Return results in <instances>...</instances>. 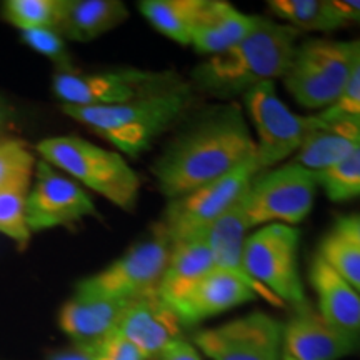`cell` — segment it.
Segmentation results:
<instances>
[{"label":"cell","instance_id":"cb8c5ba5","mask_svg":"<svg viewBox=\"0 0 360 360\" xmlns=\"http://www.w3.org/2000/svg\"><path fill=\"white\" fill-rule=\"evenodd\" d=\"M204 0H142L139 11L157 32L175 44L191 45Z\"/></svg>","mask_w":360,"mask_h":360},{"label":"cell","instance_id":"52a82bcc","mask_svg":"<svg viewBox=\"0 0 360 360\" xmlns=\"http://www.w3.org/2000/svg\"><path fill=\"white\" fill-rule=\"evenodd\" d=\"M257 174H260L259 165L252 159L225 177L169 200L159 229L170 245L204 237V233L244 197Z\"/></svg>","mask_w":360,"mask_h":360},{"label":"cell","instance_id":"484cf974","mask_svg":"<svg viewBox=\"0 0 360 360\" xmlns=\"http://www.w3.org/2000/svg\"><path fill=\"white\" fill-rule=\"evenodd\" d=\"M319 187L332 202H347L360 197V142L355 150L334 167L315 174Z\"/></svg>","mask_w":360,"mask_h":360},{"label":"cell","instance_id":"7402d4cb","mask_svg":"<svg viewBox=\"0 0 360 360\" xmlns=\"http://www.w3.org/2000/svg\"><path fill=\"white\" fill-rule=\"evenodd\" d=\"M127 19V7L119 0H62L56 30L69 40L89 42Z\"/></svg>","mask_w":360,"mask_h":360},{"label":"cell","instance_id":"ba28073f","mask_svg":"<svg viewBox=\"0 0 360 360\" xmlns=\"http://www.w3.org/2000/svg\"><path fill=\"white\" fill-rule=\"evenodd\" d=\"M317 177L295 162L257 174L245 193L249 227L285 224L295 227L312 212Z\"/></svg>","mask_w":360,"mask_h":360},{"label":"cell","instance_id":"4dcf8cb0","mask_svg":"<svg viewBox=\"0 0 360 360\" xmlns=\"http://www.w3.org/2000/svg\"><path fill=\"white\" fill-rule=\"evenodd\" d=\"M326 122L337 120H359L360 119V56L355 60L347 84L342 90L339 101L330 109L317 114Z\"/></svg>","mask_w":360,"mask_h":360},{"label":"cell","instance_id":"ffe728a7","mask_svg":"<svg viewBox=\"0 0 360 360\" xmlns=\"http://www.w3.org/2000/svg\"><path fill=\"white\" fill-rule=\"evenodd\" d=\"M257 22L259 15L244 13L224 0H204L191 47L200 56H215L244 40Z\"/></svg>","mask_w":360,"mask_h":360},{"label":"cell","instance_id":"1f68e13d","mask_svg":"<svg viewBox=\"0 0 360 360\" xmlns=\"http://www.w3.org/2000/svg\"><path fill=\"white\" fill-rule=\"evenodd\" d=\"M22 39L24 42L32 47L34 51L42 53V56L52 58L56 64L60 67V72L72 70L70 57L67 52L64 37L53 29H29L22 30Z\"/></svg>","mask_w":360,"mask_h":360},{"label":"cell","instance_id":"9a60e30c","mask_svg":"<svg viewBox=\"0 0 360 360\" xmlns=\"http://www.w3.org/2000/svg\"><path fill=\"white\" fill-rule=\"evenodd\" d=\"M182 328L177 314L155 290L130 300L120 317L117 332L148 360L160 355L167 345L180 339Z\"/></svg>","mask_w":360,"mask_h":360},{"label":"cell","instance_id":"3957f363","mask_svg":"<svg viewBox=\"0 0 360 360\" xmlns=\"http://www.w3.org/2000/svg\"><path fill=\"white\" fill-rule=\"evenodd\" d=\"M191 102V87L180 82L117 105H62V110L109 141L120 152L137 157L182 119Z\"/></svg>","mask_w":360,"mask_h":360},{"label":"cell","instance_id":"d6a6232c","mask_svg":"<svg viewBox=\"0 0 360 360\" xmlns=\"http://www.w3.org/2000/svg\"><path fill=\"white\" fill-rule=\"evenodd\" d=\"M97 360H146L143 355L134 347L119 332H114L101 347L97 349Z\"/></svg>","mask_w":360,"mask_h":360},{"label":"cell","instance_id":"ac0fdd59","mask_svg":"<svg viewBox=\"0 0 360 360\" xmlns=\"http://www.w3.org/2000/svg\"><path fill=\"white\" fill-rule=\"evenodd\" d=\"M309 278L317 295V312L337 330L360 339V294L334 269L315 255Z\"/></svg>","mask_w":360,"mask_h":360},{"label":"cell","instance_id":"4316f807","mask_svg":"<svg viewBox=\"0 0 360 360\" xmlns=\"http://www.w3.org/2000/svg\"><path fill=\"white\" fill-rule=\"evenodd\" d=\"M339 276L360 294V247L339 232H328L317 252Z\"/></svg>","mask_w":360,"mask_h":360},{"label":"cell","instance_id":"f546056e","mask_svg":"<svg viewBox=\"0 0 360 360\" xmlns=\"http://www.w3.org/2000/svg\"><path fill=\"white\" fill-rule=\"evenodd\" d=\"M35 159L19 141L0 142V191L11 187H29Z\"/></svg>","mask_w":360,"mask_h":360},{"label":"cell","instance_id":"836d02e7","mask_svg":"<svg viewBox=\"0 0 360 360\" xmlns=\"http://www.w3.org/2000/svg\"><path fill=\"white\" fill-rule=\"evenodd\" d=\"M160 360H204L191 342L184 340L182 337L167 345L159 355Z\"/></svg>","mask_w":360,"mask_h":360},{"label":"cell","instance_id":"603a6c76","mask_svg":"<svg viewBox=\"0 0 360 360\" xmlns=\"http://www.w3.org/2000/svg\"><path fill=\"white\" fill-rule=\"evenodd\" d=\"M359 142L360 129L357 125L347 120L326 122L321 119L319 127L307 135L292 162L310 172L321 174L352 154Z\"/></svg>","mask_w":360,"mask_h":360},{"label":"cell","instance_id":"d4e9b609","mask_svg":"<svg viewBox=\"0 0 360 360\" xmlns=\"http://www.w3.org/2000/svg\"><path fill=\"white\" fill-rule=\"evenodd\" d=\"M270 12L299 32H335L347 22L334 6V0H270Z\"/></svg>","mask_w":360,"mask_h":360},{"label":"cell","instance_id":"74e56055","mask_svg":"<svg viewBox=\"0 0 360 360\" xmlns=\"http://www.w3.org/2000/svg\"><path fill=\"white\" fill-rule=\"evenodd\" d=\"M347 122H352L354 125H357V127L360 129V119L359 120H347Z\"/></svg>","mask_w":360,"mask_h":360},{"label":"cell","instance_id":"8d00e7d4","mask_svg":"<svg viewBox=\"0 0 360 360\" xmlns=\"http://www.w3.org/2000/svg\"><path fill=\"white\" fill-rule=\"evenodd\" d=\"M49 360H97V350L74 345V349L52 354Z\"/></svg>","mask_w":360,"mask_h":360},{"label":"cell","instance_id":"8992f818","mask_svg":"<svg viewBox=\"0 0 360 360\" xmlns=\"http://www.w3.org/2000/svg\"><path fill=\"white\" fill-rule=\"evenodd\" d=\"M299 229L285 224H269L249 233L244 247L247 274L294 310L309 305L299 274Z\"/></svg>","mask_w":360,"mask_h":360},{"label":"cell","instance_id":"d590c367","mask_svg":"<svg viewBox=\"0 0 360 360\" xmlns=\"http://www.w3.org/2000/svg\"><path fill=\"white\" fill-rule=\"evenodd\" d=\"M334 6L347 25H360V0H334Z\"/></svg>","mask_w":360,"mask_h":360},{"label":"cell","instance_id":"d6986e66","mask_svg":"<svg viewBox=\"0 0 360 360\" xmlns=\"http://www.w3.org/2000/svg\"><path fill=\"white\" fill-rule=\"evenodd\" d=\"M255 299L259 297L249 285L231 274L214 269L193 287L182 302L175 305L174 312L177 314L182 326L187 327Z\"/></svg>","mask_w":360,"mask_h":360},{"label":"cell","instance_id":"5b68a950","mask_svg":"<svg viewBox=\"0 0 360 360\" xmlns=\"http://www.w3.org/2000/svg\"><path fill=\"white\" fill-rule=\"evenodd\" d=\"M359 56L360 39H309L297 44L283 85L305 109L323 112L339 101Z\"/></svg>","mask_w":360,"mask_h":360},{"label":"cell","instance_id":"9c48e42d","mask_svg":"<svg viewBox=\"0 0 360 360\" xmlns=\"http://www.w3.org/2000/svg\"><path fill=\"white\" fill-rule=\"evenodd\" d=\"M249 117L257 130L255 162L269 170L295 155L307 135L319 127V115H299L278 97L276 82H264L244 94Z\"/></svg>","mask_w":360,"mask_h":360},{"label":"cell","instance_id":"44dd1931","mask_svg":"<svg viewBox=\"0 0 360 360\" xmlns=\"http://www.w3.org/2000/svg\"><path fill=\"white\" fill-rule=\"evenodd\" d=\"M212 270V254L204 237L172 244L164 276L157 285V294L169 307L174 309Z\"/></svg>","mask_w":360,"mask_h":360},{"label":"cell","instance_id":"277c9868","mask_svg":"<svg viewBox=\"0 0 360 360\" xmlns=\"http://www.w3.org/2000/svg\"><path fill=\"white\" fill-rule=\"evenodd\" d=\"M42 159L79 180L90 191L124 210H132L141 192V179L117 152L74 135L51 137L37 143Z\"/></svg>","mask_w":360,"mask_h":360},{"label":"cell","instance_id":"83f0119b","mask_svg":"<svg viewBox=\"0 0 360 360\" xmlns=\"http://www.w3.org/2000/svg\"><path fill=\"white\" fill-rule=\"evenodd\" d=\"M62 0H8L4 4V15L22 30L53 29L60 15Z\"/></svg>","mask_w":360,"mask_h":360},{"label":"cell","instance_id":"f1b7e54d","mask_svg":"<svg viewBox=\"0 0 360 360\" xmlns=\"http://www.w3.org/2000/svg\"><path fill=\"white\" fill-rule=\"evenodd\" d=\"M27 195L29 187H11L0 191V232L15 240L22 249L30 240V229L25 215Z\"/></svg>","mask_w":360,"mask_h":360},{"label":"cell","instance_id":"6da1fadb","mask_svg":"<svg viewBox=\"0 0 360 360\" xmlns=\"http://www.w3.org/2000/svg\"><path fill=\"white\" fill-rule=\"evenodd\" d=\"M255 159L244 110L233 102L205 107L192 115L164 147L152 165L157 187L169 200L186 195L205 184Z\"/></svg>","mask_w":360,"mask_h":360},{"label":"cell","instance_id":"8fae6325","mask_svg":"<svg viewBox=\"0 0 360 360\" xmlns=\"http://www.w3.org/2000/svg\"><path fill=\"white\" fill-rule=\"evenodd\" d=\"M180 84L170 74L155 72L122 70V72H58L53 77V92L64 105L105 107L117 105L146 94L174 87Z\"/></svg>","mask_w":360,"mask_h":360},{"label":"cell","instance_id":"e575fe53","mask_svg":"<svg viewBox=\"0 0 360 360\" xmlns=\"http://www.w3.org/2000/svg\"><path fill=\"white\" fill-rule=\"evenodd\" d=\"M334 231L360 247V214L340 215V217L335 220Z\"/></svg>","mask_w":360,"mask_h":360},{"label":"cell","instance_id":"30bf717a","mask_svg":"<svg viewBox=\"0 0 360 360\" xmlns=\"http://www.w3.org/2000/svg\"><path fill=\"white\" fill-rule=\"evenodd\" d=\"M170 254V242L159 227L152 237L130 247L122 257L77 283L75 294L134 300L157 290Z\"/></svg>","mask_w":360,"mask_h":360},{"label":"cell","instance_id":"7a4b0ae2","mask_svg":"<svg viewBox=\"0 0 360 360\" xmlns=\"http://www.w3.org/2000/svg\"><path fill=\"white\" fill-rule=\"evenodd\" d=\"M300 32L278 20L260 17L254 30L227 51L207 57L192 70V84L200 92L231 98L264 82L282 79Z\"/></svg>","mask_w":360,"mask_h":360},{"label":"cell","instance_id":"2e32d148","mask_svg":"<svg viewBox=\"0 0 360 360\" xmlns=\"http://www.w3.org/2000/svg\"><path fill=\"white\" fill-rule=\"evenodd\" d=\"M247 193V192H245ZM245 193L236 205L219 219L212 227L204 233V238L209 245L210 254H212L214 269L222 270L225 274L237 277L245 285H249L259 299L269 302L272 307L283 309V305L277 297H274L269 290H265L262 285L247 274L244 265V247L247 236H249V220H247V202Z\"/></svg>","mask_w":360,"mask_h":360},{"label":"cell","instance_id":"4fadbf2b","mask_svg":"<svg viewBox=\"0 0 360 360\" xmlns=\"http://www.w3.org/2000/svg\"><path fill=\"white\" fill-rule=\"evenodd\" d=\"M25 215L32 232L65 227L85 217H98V210L75 180L40 160L35 164V184L27 195Z\"/></svg>","mask_w":360,"mask_h":360},{"label":"cell","instance_id":"7c38bea8","mask_svg":"<svg viewBox=\"0 0 360 360\" xmlns=\"http://www.w3.org/2000/svg\"><path fill=\"white\" fill-rule=\"evenodd\" d=\"M283 323L265 312H252L193 335L209 360H281Z\"/></svg>","mask_w":360,"mask_h":360},{"label":"cell","instance_id":"5bb4252c","mask_svg":"<svg viewBox=\"0 0 360 360\" xmlns=\"http://www.w3.org/2000/svg\"><path fill=\"white\" fill-rule=\"evenodd\" d=\"M359 350L360 339L328 326L310 304L283 323L281 360H340Z\"/></svg>","mask_w":360,"mask_h":360},{"label":"cell","instance_id":"e0dca14e","mask_svg":"<svg viewBox=\"0 0 360 360\" xmlns=\"http://www.w3.org/2000/svg\"><path fill=\"white\" fill-rule=\"evenodd\" d=\"M130 300L75 294L58 314V323L77 347L97 350L117 330Z\"/></svg>","mask_w":360,"mask_h":360}]
</instances>
